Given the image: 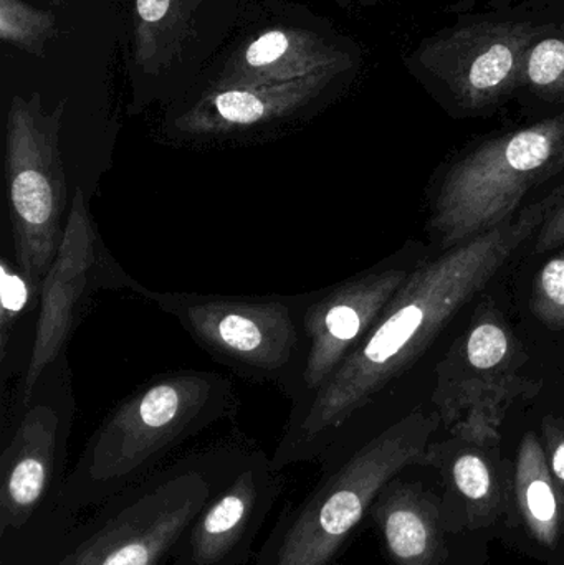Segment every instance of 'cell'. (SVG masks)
<instances>
[{
	"label": "cell",
	"instance_id": "1",
	"mask_svg": "<svg viewBox=\"0 0 564 565\" xmlns=\"http://www.w3.org/2000/svg\"><path fill=\"white\" fill-rule=\"evenodd\" d=\"M564 188L530 204L499 227L447 248L407 275L363 341L310 401L288 412L272 454L278 471L317 461L331 438L427 351L454 316L472 301L512 255L542 227Z\"/></svg>",
	"mask_w": 564,
	"mask_h": 565
},
{
	"label": "cell",
	"instance_id": "14",
	"mask_svg": "<svg viewBox=\"0 0 564 565\" xmlns=\"http://www.w3.org/2000/svg\"><path fill=\"white\" fill-rule=\"evenodd\" d=\"M368 520L391 565H447L456 553L459 534L450 527L443 497L401 475L377 494Z\"/></svg>",
	"mask_w": 564,
	"mask_h": 565
},
{
	"label": "cell",
	"instance_id": "8",
	"mask_svg": "<svg viewBox=\"0 0 564 565\" xmlns=\"http://www.w3.org/2000/svg\"><path fill=\"white\" fill-rule=\"evenodd\" d=\"M564 171V111L487 139L444 179L433 212L446 248L479 237L513 217L536 185Z\"/></svg>",
	"mask_w": 564,
	"mask_h": 565
},
{
	"label": "cell",
	"instance_id": "2",
	"mask_svg": "<svg viewBox=\"0 0 564 565\" xmlns=\"http://www.w3.org/2000/svg\"><path fill=\"white\" fill-rule=\"evenodd\" d=\"M241 398L224 374L178 369L155 375L99 422L66 477L62 507L73 523L169 463L217 425L234 420Z\"/></svg>",
	"mask_w": 564,
	"mask_h": 565
},
{
	"label": "cell",
	"instance_id": "4",
	"mask_svg": "<svg viewBox=\"0 0 564 565\" xmlns=\"http://www.w3.org/2000/svg\"><path fill=\"white\" fill-rule=\"evenodd\" d=\"M76 411L68 351L0 405V565H49L78 524L62 507Z\"/></svg>",
	"mask_w": 564,
	"mask_h": 565
},
{
	"label": "cell",
	"instance_id": "6",
	"mask_svg": "<svg viewBox=\"0 0 564 565\" xmlns=\"http://www.w3.org/2000/svg\"><path fill=\"white\" fill-rule=\"evenodd\" d=\"M564 0H529L462 17L424 39L406 58L411 75L459 115H482L519 92L530 49Z\"/></svg>",
	"mask_w": 564,
	"mask_h": 565
},
{
	"label": "cell",
	"instance_id": "10",
	"mask_svg": "<svg viewBox=\"0 0 564 565\" xmlns=\"http://www.w3.org/2000/svg\"><path fill=\"white\" fill-rule=\"evenodd\" d=\"M145 289L146 286L123 268L103 241L92 204L82 194L76 195L62 245L43 277L39 328L29 369L0 405L22 401L40 374L68 351L73 334L99 292L129 291L141 296Z\"/></svg>",
	"mask_w": 564,
	"mask_h": 565
},
{
	"label": "cell",
	"instance_id": "3",
	"mask_svg": "<svg viewBox=\"0 0 564 565\" xmlns=\"http://www.w3.org/2000/svg\"><path fill=\"white\" fill-rule=\"evenodd\" d=\"M439 427L437 412L423 408L371 430L348 420L317 460V483L298 503L281 508L252 565L337 564L381 490L423 465Z\"/></svg>",
	"mask_w": 564,
	"mask_h": 565
},
{
	"label": "cell",
	"instance_id": "11",
	"mask_svg": "<svg viewBox=\"0 0 564 565\" xmlns=\"http://www.w3.org/2000/svg\"><path fill=\"white\" fill-rule=\"evenodd\" d=\"M407 275L403 268H374L338 285L305 292L304 364L291 407L320 392L373 328Z\"/></svg>",
	"mask_w": 564,
	"mask_h": 565
},
{
	"label": "cell",
	"instance_id": "9",
	"mask_svg": "<svg viewBox=\"0 0 564 565\" xmlns=\"http://www.w3.org/2000/svg\"><path fill=\"white\" fill-rule=\"evenodd\" d=\"M529 355L496 306L482 305L472 324L437 365L433 404L449 435L500 441L513 405L542 392L529 371Z\"/></svg>",
	"mask_w": 564,
	"mask_h": 565
},
{
	"label": "cell",
	"instance_id": "23",
	"mask_svg": "<svg viewBox=\"0 0 564 565\" xmlns=\"http://www.w3.org/2000/svg\"><path fill=\"white\" fill-rule=\"evenodd\" d=\"M447 565H486V563H483L482 556L470 559V553L462 554V556H457V553H454L453 559Z\"/></svg>",
	"mask_w": 564,
	"mask_h": 565
},
{
	"label": "cell",
	"instance_id": "13",
	"mask_svg": "<svg viewBox=\"0 0 564 565\" xmlns=\"http://www.w3.org/2000/svg\"><path fill=\"white\" fill-rule=\"evenodd\" d=\"M423 465L436 468L444 481V508L454 533L496 526L512 508L509 467L499 441H477L450 435L430 441Z\"/></svg>",
	"mask_w": 564,
	"mask_h": 565
},
{
	"label": "cell",
	"instance_id": "5",
	"mask_svg": "<svg viewBox=\"0 0 564 565\" xmlns=\"http://www.w3.org/2000/svg\"><path fill=\"white\" fill-rule=\"evenodd\" d=\"M254 441H212L169 461L79 520L49 565H171L192 521Z\"/></svg>",
	"mask_w": 564,
	"mask_h": 565
},
{
	"label": "cell",
	"instance_id": "19",
	"mask_svg": "<svg viewBox=\"0 0 564 565\" xmlns=\"http://www.w3.org/2000/svg\"><path fill=\"white\" fill-rule=\"evenodd\" d=\"M543 448L556 490L562 498L564 514V415H549L542 424Z\"/></svg>",
	"mask_w": 564,
	"mask_h": 565
},
{
	"label": "cell",
	"instance_id": "18",
	"mask_svg": "<svg viewBox=\"0 0 564 565\" xmlns=\"http://www.w3.org/2000/svg\"><path fill=\"white\" fill-rule=\"evenodd\" d=\"M530 308L546 328L564 331V252L540 268L533 280Z\"/></svg>",
	"mask_w": 564,
	"mask_h": 565
},
{
	"label": "cell",
	"instance_id": "20",
	"mask_svg": "<svg viewBox=\"0 0 564 565\" xmlns=\"http://www.w3.org/2000/svg\"><path fill=\"white\" fill-rule=\"evenodd\" d=\"M564 244V194L552 214L539 228L535 241V254H545Z\"/></svg>",
	"mask_w": 564,
	"mask_h": 565
},
{
	"label": "cell",
	"instance_id": "15",
	"mask_svg": "<svg viewBox=\"0 0 564 565\" xmlns=\"http://www.w3.org/2000/svg\"><path fill=\"white\" fill-rule=\"evenodd\" d=\"M42 281L20 264L6 212L0 217V401L29 369L39 328Z\"/></svg>",
	"mask_w": 564,
	"mask_h": 565
},
{
	"label": "cell",
	"instance_id": "12",
	"mask_svg": "<svg viewBox=\"0 0 564 565\" xmlns=\"http://www.w3.org/2000/svg\"><path fill=\"white\" fill-rule=\"evenodd\" d=\"M285 480L272 455L252 445L237 470L192 521L172 565H247Z\"/></svg>",
	"mask_w": 564,
	"mask_h": 565
},
{
	"label": "cell",
	"instance_id": "7",
	"mask_svg": "<svg viewBox=\"0 0 564 565\" xmlns=\"http://www.w3.org/2000/svg\"><path fill=\"white\" fill-rule=\"evenodd\" d=\"M139 298L172 316L192 341L232 374L294 398L304 364L301 295L155 291Z\"/></svg>",
	"mask_w": 564,
	"mask_h": 565
},
{
	"label": "cell",
	"instance_id": "21",
	"mask_svg": "<svg viewBox=\"0 0 564 565\" xmlns=\"http://www.w3.org/2000/svg\"><path fill=\"white\" fill-rule=\"evenodd\" d=\"M288 49V39L281 32H268L252 43L247 52V62L252 66L268 65L284 55Z\"/></svg>",
	"mask_w": 564,
	"mask_h": 565
},
{
	"label": "cell",
	"instance_id": "22",
	"mask_svg": "<svg viewBox=\"0 0 564 565\" xmlns=\"http://www.w3.org/2000/svg\"><path fill=\"white\" fill-rule=\"evenodd\" d=\"M171 0H138V12L146 22H158L168 12Z\"/></svg>",
	"mask_w": 564,
	"mask_h": 565
},
{
	"label": "cell",
	"instance_id": "17",
	"mask_svg": "<svg viewBox=\"0 0 564 565\" xmlns=\"http://www.w3.org/2000/svg\"><path fill=\"white\" fill-rule=\"evenodd\" d=\"M517 95L564 111V7L530 49Z\"/></svg>",
	"mask_w": 564,
	"mask_h": 565
},
{
	"label": "cell",
	"instance_id": "16",
	"mask_svg": "<svg viewBox=\"0 0 564 565\" xmlns=\"http://www.w3.org/2000/svg\"><path fill=\"white\" fill-rule=\"evenodd\" d=\"M512 503L529 536L545 550H556L564 537L562 498L535 434L520 441L513 467Z\"/></svg>",
	"mask_w": 564,
	"mask_h": 565
}]
</instances>
